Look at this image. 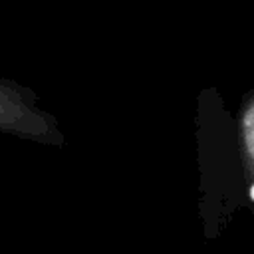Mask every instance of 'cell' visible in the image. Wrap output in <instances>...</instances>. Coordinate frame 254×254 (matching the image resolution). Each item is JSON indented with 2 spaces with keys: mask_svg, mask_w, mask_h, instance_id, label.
<instances>
[{
  "mask_svg": "<svg viewBox=\"0 0 254 254\" xmlns=\"http://www.w3.org/2000/svg\"><path fill=\"white\" fill-rule=\"evenodd\" d=\"M238 143L244 175L254 190V91H250L240 105L238 113Z\"/></svg>",
  "mask_w": 254,
  "mask_h": 254,
  "instance_id": "cell-2",
  "label": "cell"
},
{
  "mask_svg": "<svg viewBox=\"0 0 254 254\" xmlns=\"http://www.w3.org/2000/svg\"><path fill=\"white\" fill-rule=\"evenodd\" d=\"M0 133L44 145H64L58 119L44 111L36 95L12 79L0 77Z\"/></svg>",
  "mask_w": 254,
  "mask_h": 254,
  "instance_id": "cell-1",
  "label": "cell"
}]
</instances>
